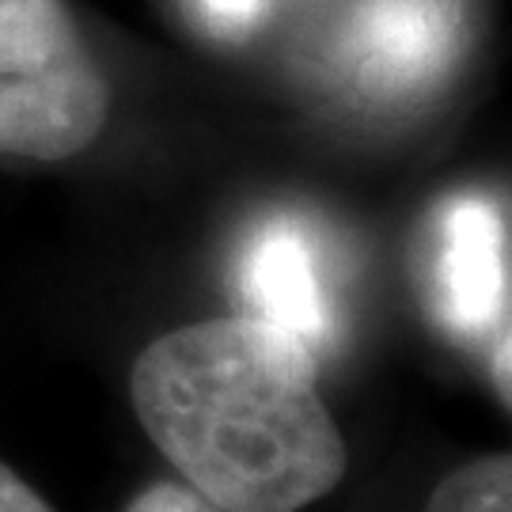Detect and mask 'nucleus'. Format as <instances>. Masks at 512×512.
<instances>
[{"instance_id": "nucleus-1", "label": "nucleus", "mask_w": 512, "mask_h": 512, "mask_svg": "<svg viewBox=\"0 0 512 512\" xmlns=\"http://www.w3.org/2000/svg\"><path fill=\"white\" fill-rule=\"evenodd\" d=\"M129 395L167 463L224 512H300L346 475L315 353L270 323L171 330L137 357Z\"/></svg>"}, {"instance_id": "nucleus-2", "label": "nucleus", "mask_w": 512, "mask_h": 512, "mask_svg": "<svg viewBox=\"0 0 512 512\" xmlns=\"http://www.w3.org/2000/svg\"><path fill=\"white\" fill-rule=\"evenodd\" d=\"M107 114V76L65 0H0V156L69 160Z\"/></svg>"}, {"instance_id": "nucleus-3", "label": "nucleus", "mask_w": 512, "mask_h": 512, "mask_svg": "<svg viewBox=\"0 0 512 512\" xmlns=\"http://www.w3.org/2000/svg\"><path fill=\"white\" fill-rule=\"evenodd\" d=\"M433 296L440 323L456 334L509 330V232L490 198L459 194L440 209Z\"/></svg>"}, {"instance_id": "nucleus-4", "label": "nucleus", "mask_w": 512, "mask_h": 512, "mask_svg": "<svg viewBox=\"0 0 512 512\" xmlns=\"http://www.w3.org/2000/svg\"><path fill=\"white\" fill-rule=\"evenodd\" d=\"M239 289L251 311L247 319L285 330L311 353L334 342L327 258L308 220L281 213L258 224L243 251Z\"/></svg>"}, {"instance_id": "nucleus-5", "label": "nucleus", "mask_w": 512, "mask_h": 512, "mask_svg": "<svg viewBox=\"0 0 512 512\" xmlns=\"http://www.w3.org/2000/svg\"><path fill=\"white\" fill-rule=\"evenodd\" d=\"M425 512H512V459L497 452L463 463L440 478Z\"/></svg>"}, {"instance_id": "nucleus-6", "label": "nucleus", "mask_w": 512, "mask_h": 512, "mask_svg": "<svg viewBox=\"0 0 512 512\" xmlns=\"http://www.w3.org/2000/svg\"><path fill=\"white\" fill-rule=\"evenodd\" d=\"M126 512H224L202 494H194L183 482H152L148 490L133 497Z\"/></svg>"}, {"instance_id": "nucleus-7", "label": "nucleus", "mask_w": 512, "mask_h": 512, "mask_svg": "<svg viewBox=\"0 0 512 512\" xmlns=\"http://www.w3.org/2000/svg\"><path fill=\"white\" fill-rule=\"evenodd\" d=\"M194 4H198V16L220 35H236L243 27H251L262 12V0H194Z\"/></svg>"}, {"instance_id": "nucleus-8", "label": "nucleus", "mask_w": 512, "mask_h": 512, "mask_svg": "<svg viewBox=\"0 0 512 512\" xmlns=\"http://www.w3.org/2000/svg\"><path fill=\"white\" fill-rule=\"evenodd\" d=\"M0 512H54L23 478L0 463Z\"/></svg>"}]
</instances>
